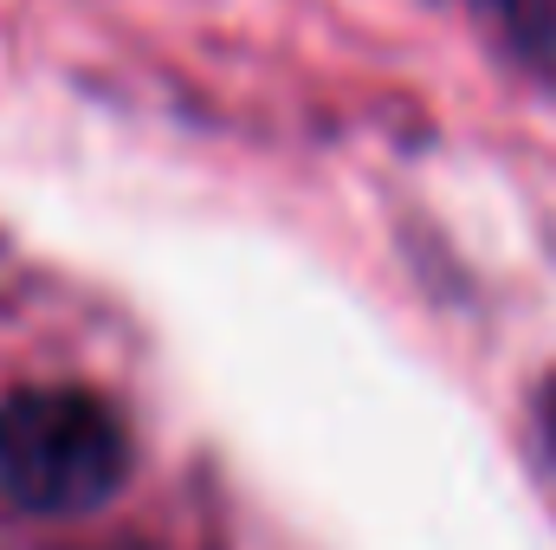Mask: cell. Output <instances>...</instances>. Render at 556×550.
Instances as JSON below:
<instances>
[{
	"mask_svg": "<svg viewBox=\"0 0 556 550\" xmlns=\"http://www.w3.org/2000/svg\"><path fill=\"white\" fill-rule=\"evenodd\" d=\"M130 473L117 414L85 389H20L0 409V486L26 512H91Z\"/></svg>",
	"mask_w": 556,
	"mask_h": 550,
	"instance_id": "cell-1",
	"label": "cell"
},
{
	"mask_svg": "<svg viewBox=\"0 0 556 550\" xmlns=\"http://www.w3.org/2000/svg\"><path fill=\"white\" fill-rule=\"evenodd\" d=\"M498 13H505V26H511L531 52L556 59V0H498Z\"/></svg>",
	"mask_w": 556,
	"mask_h": 550,
	"instance_id": "cell-2",
	"label": "cell"
},
{
	"mask_svg": "<svg viewBox=\"0 0 556 550\" xmlns=\"http://www.w3.org/2000/svg\"><path fill=\"white\" fill-rule=\"evenodd\" d=\"M544 427H551V447H556V383H551V396H544Z\"/></svg>",
	"mask_w": 556,
	"mask_h": 550,
	"instance_id": "cell-3",
	"label": "cell"
}]
</instances>
